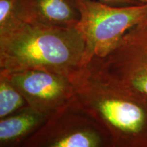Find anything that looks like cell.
Instances as JSON below:
<instances>
[{
	"instance_id": "9",
	"label": "cell",
	"mask_w": 147,
	"mask_h": 147,
	"mask_svg": "<svg viewBox=\"0 0 147 147\" xmlns=\"http://www.w3.org/2000/svg\"><path fill=\"white\" fill-rule=\"evenodd\" d=\"M29 106L21 92L0 74V119Z\"/></svg>"
},
{
	"instance_id": "3",
	"label": "cell",
	"mask_w": 147,
	"mask_h": 147,
	"mask_svg": "<svg viewBox=\"0 0 147 147\" xmlns=\"http://www.w3.org/2000/svg\"><path fill=\"white\" fill-rule=\"evenodd\" d=\"M82 73L98 83L147 100V25L129 29L108 54L92 59Z\"/></svg>"
},
{
	"instance_id": "1",
	"label": "cell",
	"mask_w": 147,
	"mask_h": 147,
	"mask_svg": "<svg viewBox=\"0 0 147 147\" xmlns=\"http://www.w3.org/2000/svg\"><path fill=\"white\" fill-rule=\"evenodd\" d=\"M84 42L76 27L35 25L18 19L0 32V70L39 69L76 78Z\"/></svg>"
},
{
	"instance_id": "12",
	"label": "cell",
	"mask_w": 147,
	"mask_h": 147,
	"mask_svg": "<svg viewBox=\"0 0 147 147\" xmlns=\"http://www.w3.org/2000/svg\"><path fill=\"white\" fill-rule=\"evenodd\" d=\"M143 23V24H145V25H147V18H146V19L145 20V21L143 22V23Z\"/></svg>"
},
{
	"instance_id": "4",
	"label": "cell",
	"mask_w": 147,
	"mask_h": 147,
	"mask_svg": "<svg viewBox=\"0 0 147 147\" xmlns=\"http://www.w3.org/2000/svg\"><path fill=\"white\" fill-rule=\"evenodd\" d=\"M76 1L80 19L76 28L84 42L83 68L92 59L108 54L129 29L147 18V3L116 7L95 0Z\"/></svg>"
},
{
	"instance_id": "10",
	"label": "cell",
	"mask_w": 147,
	"mask_h": 147,
	"mask_svg": "<svg viewBox=\"0 0 147 147\" xmlns=\"http://www.w3.org/2000/svg\"><path fill=\"white\" fill-rule=\"evenodd\" d=\"M18 18L15 0H0V32L10 27Z\"/></svg>"
},
{
	"instance_id": "11",
	"label": "cell",
	"mask_w": 147,
	"mask_h": 147,
	"mask_svg": "<svg viewBox=\"0 0 147 147\" xmlns=\"http://www.w3.org/2000/svg\"><path fill=\"white\" fill-rule=\"evenodd\" d=\"M99 2L116 7L134 6L147 3V0H95Z\"/></svg>"
},
{
	"instance_id": "8",
	"label": "cell",
	"mask_w": 147,
	"mask_h": 147,
	"mask_svg": "<svg viewBox=\"0 0 147 147\" xmlns=\"http://www.w3.org/2000/svg\"><path fill=\"white\" fill-rule=\"evenodd\" d=\"M49 116L27 106L0 119V146H21L24 141L45 123Z\"/></svg>"
},
{
	"instance_id": "5",
	"label": "cell",
	"mask_w": 147,
	"mask_h": 147,
	"mask_svg": "<svg viewBox=\"0 0 147 147\" xmlns=\"http://www.w3.org/2000/svg\"><path fill=\"white\" fill-rule=\"evenodd\" d=\"M23 147H113L110 136L75 97L49 116Z\"/></svg>"
},
{
	"instance_id": "2",
	"label": "cell",
	"mask_w": 147,
	"mask_h": 147,
	"mask_svg": "<svg viewBox=\"0 0 147 147\" xmlns=\"http://www.w3.org/2000/svg\"><path fill=\"white\" fill-rule=\"evenodd\" d=\"M75 97L110 136L113 147H147V100L90 80H75Z\"/></svg>"
},
{
	"instance_id": "6",
	"label": "cell",
	"mask_w": 147,
	"mask_h": 147,
	"mask_svg": "<svg viewBox=\"0 0 147 147\" xmlns=\"http://www.w3.org/2000/svg\"><path fill=\"white\" fill-rule=\"evenodd\" d=\"M21 92L29 107L50 116L73 98L75 79L65 75L39 69L0 70Z\"/></svg>"
},
{
	"instance_id": "7",
	"label": "cell",
	"mask_w": 147,
	"mask_h": 147,
	"mask_svg": "<svg viewBox=\"0 0 147 147\" xmlns=\"http://www.w3.org/2000/svg\"><path fill=\"white\" fill-rule=\"evenodd\" d=\"M16 15L35 25L76 27L80 19L76 0H15Z\"/></svg>"
}]
</instances>
